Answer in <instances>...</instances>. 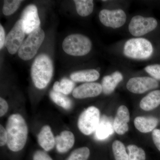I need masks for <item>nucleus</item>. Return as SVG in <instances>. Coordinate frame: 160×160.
<instances>
[{"label":"nucleus","mask_w":160,"mask_h":160,"mask_svg":"<svg viewBox=\"0 0 160 160\" xmlns=\"http://www.w3.org/2000/svg\"><path fill=\"white\" fill-rule=\"evenodd\" d=\"M6 129L8 149L13 152L21 151L25 147L28 137V126L25 119L18 113L11 115L7 120Z\"/></svg>","instance_id":"1"},{"label":"nucleus","mask_w":160,"mask_h":160,"mask_svg":"<svg viewBox=\"0 0 160 160\" xmlns=\"http://www.w3.org/2000/svg\"><path fill=\"white\" fill-rule=\"evenodd\" d=\"M52 61L47 54L39 55L35 59L32 66L31 74L35 86L39 89L46 88L53 74Z\"/></svg>","instance_id":"2"},{"label":"nucleus","mask_w":160,"mask_h":160,"mask_svg":"<svg viewBox=\"0 0 160 160\" xmlns=\"http://www.w3.org/2000/svg\"><path fill=\"white\" fill-rule=\"evenodd\" d=\"M153 52L152 45L143 38L130 39L125 43L124 53L126 57L134 59H146Z\"/></svg>","instance_id":"3"},{"label":"nucleus","mask_w":160,"mask_h":160,"mask_svg":"<svg viewBox=\"0 0 160 160\" xmlns=\"http://www.w3.org/2000/svg\"><path fill=\"white\" fill-rule=\"evenodd\" d=\"M91 41L87 37L80 34L70 35L65 38L62 48L67 54L73 56L86 55L91 50Z\"/></svg>","instance_id":"4"},{"label":"nucleus","mask_w":160,"mask_h":160,"mask_svg":"<svg viewBox=\"0 0 160 160\" xmlns=\"http://www.w3.org/2000/svg\"><path fill=\"white\" fill-rule=\"evenodd\" d=\"M45 32L40 27L32 32L20 47L18 54L24 61L32 59L37 53L45 39Z\"/></svg>","instance_id":"5"},{"label":"nucleus","mask_w":160,"mask_h":160,"mask_svg":"<svg viewBox=\"0 0 160 160\" xmlns=\"http://www.w3.org/2000/svg\"><path fill=\"white\" fill-rule=\"evenodd\" d=\"M100 118L99 109L95 106H90L80 115L78 120V127L83 134L89 135L95 131Z\"/></svg>","instance_id":"6"},{"label":"nucleus","mask_w":160,"mask_h":160,"mask_svg":"<svg viewBox=\"0 0 160 160\" xmlns=\"http://www.w3.org/2000/svg\"><path fill=\"white\" fill-rule=\"evenodd\" d=\"M157 26V21L154 18L135 16L130 21L129 30L133 36L141 37L152 31Z\"/></svg>","instance_id":"7"},{"label":"nucleus","mask_w":160,"mask_h":160,"mask_svg":"<svg viewBox=\"0 0 160 160\" xmlns=\"http://www.w3.org/2000/svg\"><path fill=\"white\" fill-rule=\"evenodd\" d=\"M26 34L22 20H19L6 37L5 45L9 53L14 54L18 51Z\"/></svg>","instance_id":"8"},{"label":"nucleus","mask_w":160,"mask_h":160,"mask_svg":"<svg viewBox=\"0 0 160 160\" xmlns=\"http://www.w3.org/2000/svg\"><path fill=\"white\" fill-rule=\"evenodd\" d=\"M100 22L106 27L117 29L125 24L126 15L125 12L121 9L109 10L104 9L99 14Z\"/></svg>","instance_id":"9"},{"label":"nucleus","mask_w":160,"mask_h":160,"mask_svg":"<svg viewBox=\"0 0 160 160\" xmlns=\"http://www.w3.org/2000/svg\"><path fill=\"white\" fill-rule=\"evenodd\" d=\"M158 86L156 80L148 77L132 78L126 85L129 91L136 94H142L148 90L156 89Z\"/></svg>","instance_id":"10"},{"label":"nucleus","mask_w":160,"mask_h":160,"mask_svg":"<svg viewBox=\"0 0 160 160\" xmlns=\"http://www.w3.org/2000/svg\"><path fill=\"white\" fill-rule=\"evenodd\" d=\"M21 20L26 34H29L39 28L40 20L38 9L34 5H29L23 10Z\"/></svg>","instance_id":"11"},{"label":"nucleus","mask_w":160,"mask_h":160,"mask_svg":"<svg viewBox=\"0 0 160 160\" xmlns=\"http://www.w3.org/2000/svg\"><path fill=\"white\" fill-rule=\"evenodd\" d=\"M102 91V85L98 83L88 82L82 84L75 88L72 96L77 99L95 97Z\"/></svg>","instance_id":"12"},{"label":"nucleus","mask_w":160,"mask_h":160,"mask_svg":"<svg viewBox=\"0 0 160 160\" xmlns=\"http://www.w3.org/2000/svg\"><path fill=\"white\" fill-rule=\"evenodd\" d=\"M129 120L130 115L128 108L123 105L120 106L113 122L114 131L119 135L125 134L129 130L128 123Z\"/></svg>","instance_id":"13"},{"label":"nucleus","mask_w":160,"mask_h":160,"mask_svg":"<svg viewBox=\"0 0 160 160\" xmlns=\"http://www.w3.org/2000/svg\"><path fill=\"white\" fill-rule=\"evenodd\" d=\"M75 143L74 134L71 132L64 130L55 137V146L59 153L68 152L73 147Z\"/></svg>","instance_id":"14"},{"label":"nucleus","mask_w":160,"mask_h":160,"mask_svg":"<svg viewBox=\"0 0 160 160\" xmlns=\"http://www.w3.org/2000/svg\"><path fill=\"white\" fill-rule=\"evenodd\" d=\"M38 142L44 151L48 152L54 148L55 145V138L48 125L42 127L38 136Z\"/></svg>","instance_id":"15"},{"label":"nucleus","mask_w":160,"mask_h":160,"mask_svg":"<svg viewBox=\"0 0 160 160\" xmlns=\"http://www.w3.org/2000/svg\"><path fill=\"white\" fill-rule=\"evenodd\" d=\"M113 124L109 118L103 115L100 118L99 123L95 131V137L98 140H104L109 138L114 132Z\"/></svg>","instance_id":"16"},{"label":"nucleus","mask_w":160,"mask_h":160,"mask_svg":"<svg viewBox=\"0 0 160 160\" xmlns=\"http://www.w3.org/2000/svg\"><path fill=\"white\" fill-rule=\"evenodd\" d=\"M123 78L122 75L118 71L115 72L110 75L104 77L102 84L103 93L106 95L111 94Z\"/></svg>","instance_id":"17"},{"label":"nucleus","mask_w":160,"mask_h":160,"mask_svg":"<svg viewBox=\"0 0 160 160\" xmlns=\"http://www.w3.org/2000/svg\"><path fill=\"white\" fill-rule=\"evenodd\" d=\"M158 119L152 117H138L134 121L136 128L143 133H147L154 130L158 126Z\"/></svg>","instance_id":"18"},{"label":"nucleus","mask_w":160,"mask_h":160,"mask_svg":"<svg viewBox=\"0 0 160 160\" xmlns=\"http://www.w3.org/2000/svg\"><path fill=\"white\" fill-rule=\"evenodd\" d=\"M99 77V72L94 69L75 72L70 75V78L72 81L78 82H91L97 81Z\"/></svg>","instance_id":"19"},{"label":"nucleus","mask_w":160,"mask_h":160,"mask_svg":"<svg viewBox=\"0 0 160 160\" xmlns=\"http://www.w3.org/2000/svg\"><path fill=\"white\" fill-rule=\"evenodd\" d=\"M160 105V90H154L147 95L140 103L141 109L145 111L153 110Z\"/></svg>","instance_id":"20"},{"label":"nucleus","mask_w":160,"mask_h":160,"mask_svg":"<svg viewBox=\"0 0 160 160\" xmlns=\"http://www.w3.org/2000/svg\"><path fill=\"white\" fill-rule=\"evenodd\" d=\"M75 85L73 81L67 78H64L60 82H56L53 86V90L63 94H69L75 89Z\"/></svg>","instance_id":"21"},{"label":"nucleus","mask_w":160,"mask_h":160,"mask_svg":"<svg viewBox=\"0 0 160 160\" xmlns=\"http://www.w3.org/2000/svg\"><path fill=\"white\" fill-rule=\"evenodd\" d=\"M74 2L78 13L81 16H88L93 11L94 7L93 1L75 0Z\"/></svg>","instance_id":"22"},{"label":"nucleus","mask_w":160,"mask_h":160,"mask_svg":"<svg viewBox=\"0 0 160 160\" xmlns=\"http://www.w3.org/2000/svg\"><path fill=\"white\" fill-rule=\"evenodd\" d=\"M51 100L58 106L65 109H69L72 106L71 100L66 95L61 92L51 90L49 93Z\"/></svg>","instance_id":"23"},{"label":"nucleus","mask_w":160,"mask_h":160,"mask_svg":"<svg viewBox=\"0 0 160 160\" xmlns=\"http://www.w3.org/2000/svg\"><path fill=\"white\" fill-rule=\"evenodd\" d=\"M112 149L115 160H129V155L122 142L118 140L115 141L112 143Z\"/></svg>","instance_id":"24"},{"label":"nucleus","mask_w":160,"mask_h":160,"mask_svg":"<svg viewBox=\"0 0 160 160\" xmlns=\"http://www.w3.org/2000/svg\"><path fill=\"white\" fill-rule=\"evenodd\" d=\"M90 154L88 147H81L72 152L65 160H88Z\"/></svg>","instance_id":"25"},{"label":"nucleus","mask_w":160,"mask_h":160,"mask_svg":"<svg viewBox=\"0 0 160 160\" xmlns=\"http://www.w3.org/2000/svg\"><path fill=\"white\" fill-rule=\"evenodd\" d=\"M129 160H145L146 153L142 149L134 145L128 146Z\"/></svg>","instance_id":"26"},{"label":"nucleus","mask_w":160,"mask_h":160,"mask_svg":"<svg viewBox=\"0 0 160 160\" xmlns=\"http://www.w3.org/2000/svg\"><path fill=\"white\" fill-rule=\"evenodd\" d=\"M22 1L20 0H6L4 1L3 7V13L6 16L13 14L18 9Z\"/></svg>","instance_id":"27"},{"label":"nucleus","mask_w":160,"mask_h":160,"mask_svg":"<svg viewBox=\"0 0 160 160\" xmlns=\"http://www.w3.org/2000/svg\"><path fill=\"white\" fill-rule=\"evenodd\" d=\"M145 70L153 78L160 80V65L155 64L146 66Z\"/></svg>","instance_id":"28"},{"label":"nucleus","mask_w":160,"mask_h":160,"mask_svg":"<svg viewBox=\"0 0 160 160\" xmlns=\"http://www.w3.org/2000/svg\"><path fill=\"white\" fill-rule=\"evenodd\" d=\"M32 160H53L47 152L38 150L34 152L32 155Z\"/></svg>","instance_id":"29"},{"label":"nucleus","mask_w":160,"mask_h":160,"mask_svg":"<svg viewBox=\"0 0 160 160\" xmlns=\"http://www.w3.org/2000/svg\"><path fill=\"white\" fill-rule=\"evenodd\" d=\"M8 134L6 129L2 125H0V146L1 147L7 144Z\"/></svg>","instance_id":"30"},{"label":"nucleus","mask_w":160,"mask_h":160,"mask_svg":"<svg viewBox=\"0 0 160 160\" xmlns=\"http://www.w3.org/2000/svg\"><path fill=\"white\" fill-rule=\"evenodd\" d=\"M152 138L155 145L160 151V129H155L153 130Z\"/></svg>","instance_id":"31"},{"label":"nucleus","mask_w":160,"mask_h":160,"mask_svg":"<svg viewBox=\"0 0 160 160\" xmlns=\"http://www.w3.org/2000/svg\"><path fill=\"white\" fill-rule=\"evenodd\" d=\"M9 106L7 102L3 98H0V116L2 117L8 110Z\"/></svg>","instance_id":"32"},{"label":"nucleus","mask_w":160,"mask_h":160,"mask_svg":"<svg viewBox=\"0 0 160 160\" xmlns=\"http://www.w3.org/2000/svg\"><path fill=\"white\" fill-rule=\"evenodd\" d=\"M6 39L5 30L3 26L1 25H0V49H2L4 45H5Z\"/></svg>","instance_id":"33"}]
</instances>
